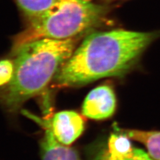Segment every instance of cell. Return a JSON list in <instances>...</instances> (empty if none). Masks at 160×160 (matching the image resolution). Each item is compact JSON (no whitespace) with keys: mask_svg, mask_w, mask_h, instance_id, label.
I'll list each match as a JSON object with an SVG mask.
<instances>
[{"mask_svg":"<svg viewBox=\"0 0 160 160\" xmlns=\"http://www.w3.org/2000/svg\"><path fill=\"white\" fill-rule=\"evenodd\" d=\"M160 31L113 29L89 34L53 78L58 87H76L124 76L136 67Z\"/></svg>","mask_w":160,"mask_h":160,"instance_id":"6da1fadb","label":"cell"},{"mask_svg":"<svg viewBox=\"0 0 160 160\" xmlns=\"http://www.w3.org/2000/svg\"><path fill=\"white\" fill-rule=\"evenodd\" d=\"M78 40L43 38L29 42L12 54L14 72L4 96L6 107L16 111L41 93L72 56Z\"/></svg>","mask_w":160,"mask_h":160,"instance_id":"7a4b0ae2","label":"cell"},{"mask_svg":"<svg viewBox=\"0 0 160 160\" xmlns=\"http://www.w3.org/2000/svg\"><path fill=\"white\" fill-rule=\"evenodd\" d=\"M107 11L106 7L89 0H59L46 12L29 20L28 27L15 38L12 54L38 39L77 38L101 23Z\"/></svg>","mask_w":160,"mask_h":160,"instance_id":"3957f363","label":"cell"},{"mask_svg":"<svg viewBox=\"0 0 160 160\" xmlns=\"http://www.w3.org/2000/svg\"><path fill=\"white\" fill-rule=\"evenodd\" d=\"M116 94L111 86L102 85L92 89L84 100L83 116L101 120L111 117L116 109Z\"/></svg>","mask_w":160,"mask_h":160,"instance_id":"277c9868","label":"cell"},{"mask_svg":"<svg viewBox=\"0 0 160 160\" xmlns=\"http://www.w3.org/2000/svg\"><path fill=\"white\" fill-rule=\"evenodd\" d=\"M50 126L58 141L68 146L81 136L85 123L83 118L76 112L62 111L54 115Z\"/></svg>","mask_w":160,"mask_h":160,"instance_id":"5b68a950","label":"cell"},{"mask_svg":"<svg viewBox=\"0 0 160 160\" xmlns=\"http://www.w3.org/2000/svg\"><path fill=\"white\" fill-rule=\"evenodd\" d=\"M45 135L42 142V160H80L72 148L59 143L52 133L50 120L43 122Z\"/></svg>","mask_w":160,"mask_h":160,"instance_id":"8992f818","label":"cell"},{"mask_svg":"<svg viewBox=\"0 0 160 160\" xmlns=\"http://www.w3.org/2000/svg\"><path fill=\"white\" fill-rule=\"evenodd\" d=\"M132 140L143 144L154 160H160V131L118 129Z\"/></svg>","mask_w":160,"mask_h":160,"instance_id":"52a82bcc","label":"cell"},{"mask_svg":"<svg viewBox=\"0 0 160 160\" xmlns=\"http://www.w3.org/2000/svg\"><path fill=\"white\" fill-rule=\"evenodd\" d=\"M58 1L59 0H15L29 20L39 16Z\"/></svg>","mask_w":160,"mask_h":160,"instance_id":"ba28073f","label":"cell"},{"mask_svg":"<svg viewBox=\"0 0 160 160\" xmlns=\"http://www.w3.org/2000/svg\"><path fill=\"white\" fill-rule=\"evenodd\" d=\"M95 160H154L148 152L133 147L126 153H116L110 152L105 148Z\"/></svg>","mask_w":160,"mask_h":160,"instance_id":"9c48e42d","label":"cell"},{"mask_svg":"<svg viewBox=\"0 0 160 160\" xmlns=\"http://www.w3.org/2000/svg\"><path fill=\"white\" fill-rule=\"evenodd\" d=\"M13 62L9 59L0 60V86L9 83L13 78Z\"/></svg>","mask_w":160,"mask_h":160,"instance_id":"30bf717a","label":"cell"},{"mask_svg":"<svg viewBox=\"0 0 160 160\" xmlns=\"http://www.w3.org/2000/svg\"><path fill=\"white\" fill-rule=\"evenodd\" d=\"M103 1L106 2H115V1H119V0H103Z\"/></svg>","mask_w":160,"mask_h":160,"instance_id":"8fae6325","label":"cell"}]
</instances>
